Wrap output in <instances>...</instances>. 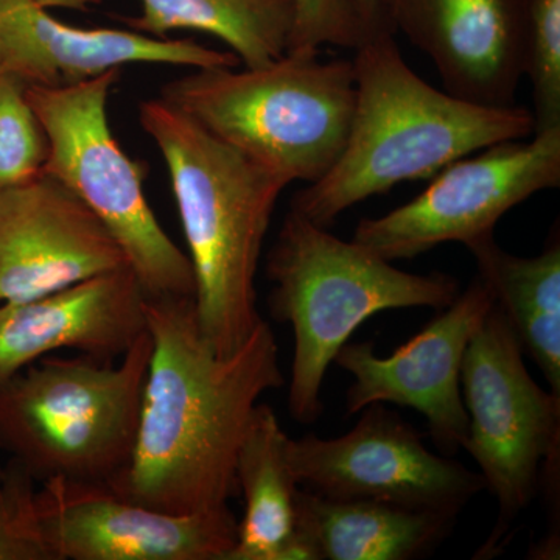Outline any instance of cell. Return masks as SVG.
Segmentation results:
<instances>
[{
	"label": "cell",
	"mask_w": 560,
	"mask_h": 560,
	"mask_svg": "<svg viewBox=\"0 0 560 560\" xmlns=\"http://www.w3.org/2000/svg\"><path fill=\"white\" fill-rule=\"evenodd\" d=\"M149 368L130 459L108 485L125 499L173 514L230 506L235 463L260 397L283 386L279 346L261 319L220 355L194 300H147Z\"/></svg>",
	"instance_id": "6da1fadb"
},
{
	"label": "cell",
	"mask_w": 560,
	"mask_h": 560,
	"mask_svg": "<svg viewBox=\"0 0 560 560\" xmlns=\"http://www.w3.org/2000/svg\"><path fill=\"white\" fill-rule=\"evenodd\" d=\"M352 65L355 108L340 160L291 201L319 226L397 184L433 178L460 158L536 132L528 109L475 105L430 86L401 58L393 33L361 44Z\"/></svg>",
	"instance_id": "7a4b0ae2"
},
{
	"label": "cell",
	"mask_w": 560,
	"mask_h": 560,
	"mask_svg": "<svg viewBox=\"0 0 560 560\" xmlns=\"http://www.w3.org/2000/svg\"><path fill=\"white\" fill-rule=\"evenodd\" d=\"M139 124L171 176L198 324L209 345L230 355L264 319L257 270L287 184L160 97L140 103Z\"/></svg>",
	"instance_id": "3957f363"
},
{
	"label": "cell",
	"mask_w": 560,
	"mask_h": 560,
	"mask_svg": "<svg viewBox=\"0 0 560 560\" xmlns=\"http://www.w3.org/2000/svg\"><path fill=\"white\" fill-rule=\"evenodd\" d=\"M265 268L272 283V318L294 331L289 410L300 423L316 422L323 415L326 372L364 320L397 308L442 311L460 293L453 276L399 270L291 209Z\"/></svg>",
	"instance_id": "277c9868"
},
{
	"label": "cell",
	"mask_w": 560,
	"mask_h": 560,
	"mask_svg": "<svg viewBox=\"0 0 560 560\" xmlns=\"http://www.w3.org/2000/svg\"><path fill=\"white\" fill-rule=\"evenodd\" d=\"M319 50H289L261 68L195 69L160 98L287 186L313 184L340 160L355 108L352 61Z\"/></svg>",
	"instance_id": "5b68a950"
},
{
	"label": "cell",
	"mask_w": 560,
	"mask_h": 560,
	"mask_svg": "<svg viewBox=\"0 0 560 560\" xmlns=\"http://www.w3.org/2000/svg\"><path fill=\"white\" fill-rule=\"evenodd\" d=\"M149 331L120 359L44 357L0 385V448L38 482H109L130 459Z\"/></svg>",
	"instance_id": "8992f818"
},
{
	"label": "cell",
	"mask_w": 560,
	"mask_h": 560,
	"mask_svg": "<svg viewBox=\"0 0 560 560\" xmlns=\"http://www.w3.org/2000/svg\"><path fill=\"white\" fill-rule=\"evenodd\" d=\"M120 69L65 88H27L49 140L44 171L57 176L105 224L147 300H194L187 253L154 215L142 165L121 149L109 125L110 91Z\"/></svg>",
	"instance_id": "52a82bcc"
},
{
	"label": "cell",
	"mask_w": 560,
	"mask_h": 560,
	"mask_svg": "<svg viewBox=\"0 0 560 560\" xmlns=\"http://www.w3.org/2000/svg\"><path fill=\"white\" fill-rule=\"evenodd\" d=\"M460 390L469 416L463 448L499 501V523L481 552L492 551L536 497L541 464L560 448V396L530 377L521 342L497 305L464 353Z\"/></svg>",
	"instance_id": "ba28073f"
},
{
	"label": "cell",
	"mask_w": 560,
	"mask_h": 560,
	"mask_svg": "<svg viewBox=\"0 0 560 560\" xmlns=\"http://www.w3.org/2000/svg\"><path fill=\"white\" fill-rule=\"evenodd\" d=\"M560 186V127L510 140L452 162L415 200L361 220L353 241L383 259L493 235L501 217L533 195Z\"/></svg>",
	"instance_id": "9c48e42d"
},
{
	"label": "cell",
	"mask_w": 560,
	"mask_h": 560,
	"mask_svg": "<svg viewBox=\"0 0 560 560\" xmlns=\"http://www.w3.org/2000/svg\"><path fill=\"white\" fill-rule=\"evenodd\" d=\"M360 412L355 427L340 438L290 440V466L301 488L329 499L451 515L486 489L480 474L431 453L418 431L385 405Z\"/></svg>",
	"instance_id": "30bf717a"
},
{
	"label": "cell",
	"mask_w": 560,
	"mask_h": 560,
	"mask_svg": "<svg viewBox=\"0 0 560 560\" xmlns=\"http://www.w3.org/2000/svg\"><path fill=\"white\" fill-rule=\"evenodd\" d=\"M36 510L54 560H226L238 534L230 506L173 514L108 482H44Z\"/></svg>",
	"instance_id": "8fae6325"
},
{
	"label": "cell",
	"mask_w": 560,
	"mask_h": 560,
	"mask_svg": "<svg viewBox=\"0 0 560 560\" xmlns=\"http://www.w3.org/2000/svg\"><path fill=\"white\" fill-rule=\"evenodd\" d=\"M495 305L480 278L389 357H378L372 342H346L335 363L352 375L346 394L348 415L374 404L419 411L441 452L463 448L469 416L460 390L464 353L475 330Z\"/></svg>",
	"instance_id": "7c38bea8"
},
{
	"label": "cell",
	"mask_w": 560,
	"mask_h": 560,
	"mask_svg": "<svg viewBox=\"0 0 560 560\" xmlns=\"http://www.w3.org/2000/svg\"><path fill=\"white\" fill-rule=\"evenodd\" d=\"M128 268L91 209L43 171L0 190V302H24Z\"/></svg>",
	"instance_id": "4fadbf2b"
},
{
	"label": "cell",
	"mask_w": 560,
	"mask_h": 560,
	"mask_svg": "<svg viewBox=\"0 0 560 560\" xmlns=\"http://www.w3.org/2000/svg\"><path fill=\"white\" fill-rule=\"evenodd\" d=\"M383 16L433 61L448 94L515 105L526 62L522 0H383Z\"/></svg>",
	"instance_id": "5bb4252c"
},
{
	"label": "cell",
	"mask_w": 560,
	"mask_h": 560,
	"mask_svg": "<svg viewBox=\"0 0 560 560\" xmlns=\"http://www.w3.org/2000/svg\"><path fill=\"white\" fill-rule=\"evenodd\" d=\"M130 65L237 68L232 51L120 28L65 24L40 0H0V77L27 88H65Z\"/></svg>",
	"instance_id": "9a60e30c"
},
{
	"label": "cell",
	"mask_w": 560,
	"mask_h": 560,
	"mask_svg": "<svg viewBox=\"0 0 560 560\" xmlns=\"http://www.w3.org/2000/svg\"><path fill=\"white\" fill-rule=\"evenodd\" d=\"M147 296L130 268L24 302H0V385L72 350L117 360L147 330Z\"/></svg>",
	"instance_id": "2e32d148"
},
{
	"label": "cell",
	"mask_w": 560,
	"mask_h": 560,
	"mask_svg": "<svg viewBox=\"0 0 560 560\" xmlns=\"http://www.w3.org/2000/svg\"><path fill=\"white\" fill-rule=\"evenodd\" d=\"M456 515L371 500H337L301 488L294 534L307 560H410L433 550Z\"/></svg>",
	"instance_id": "e0dca14e"
},
{
	"label": "cell",
	"mask_w": 560,
	"mask_h": 560,
	"mask_svg": "<svg viewBox=\"0 0 560 560\" xmlns=\"http://www.w3.org/2000/svg\"><path fill=\"white\" fill-rule=\"evenodd\" d=\"M290 440L275 410L257 405L235 463L245 514L226 560H307L294 534L300 485L290 466Z\"/></svg>",
	"instance_id": "ac0fdd59"
},
{
	"label": "cell",
	"mask_w": 560,
	"mask_h": 560,
	"mask_svg": "<svg viewBox=\"0 0 560 560\" xmlns=\"http://www.w3.org/2000/svg\"><path fill=\"white\" fill-rule=\"evenodd\" d=\"M478 278L510 320L523 352L544 372L560 396V241L559 234L534 257L514 256L493 235L469 243Z\"/></svg>",
	"instance_id": "d6986e66"
},
{
	"label": "cell",
	"mask_w": 560,
	"mask_h": 560,
	"mask_svg": "<svg viewBox=\"0 0 560 560\" xmlns=\"http://www.w3.org/2000/svg\"><path fill=\"white\" fill-rule=\"evenodd\" d=\"M142 13L124 18L130 31L209 33L231 47L243 68H261L291 49L296 0H139Z\"/></svg>",
	"instance_id": "ffe728a7"
},
{
	"label": "cell",
	"mask_w": 560,
	"mask_h": 560,
	"mask_svg": "<svg viewBox=\"0 0 560 560\" xmlns=\"http://www.w3.org/2000/svg\"><path fill=\"white\" fill-rule=\"evenodd\" d=\"M536 132L560 127V0H522Z\"/></svg>",
	"instance_id": "44dd1931"
},
{
	"label": "cell",
	"mask_w": 560,
	"mask_h": 560,
	"mask_svg": "<svg viewBox=\"0 0 560 560\" xmlns=\"http://www.w3.org/2000/svg\"><path fill=\"white\" fill-rule=\"evenodd\" d=\"M21 81L0 77V190L46 168L49 140Z\"/></svg>",
	"instance_id": "7402d4cb"
},
{
	"label": "cell",
	"mask_w": 560,
	"mask_h": 560,
	"mask_svg": "<svg viewBox=\"0 0 560 560\" xmlns=\"http://www.w3.org/2000/svg\"><path fill=\"white\" fill-rule=\"evenodd\" d=\"M36 482L11 459L0 474V560H54L36 510Z\"/></svg>",
	"instance_id": "603a6c76"
},
{
	"label": "cell",
	"mask_w": 560,
	"mask_h": 560,
	"mask_svg": "<svg viewBox=\"0 0 560 560\" xmlns=\"http://www.w3.org/2000/svg\"><path fill=\"white\" fill-rule=\"evenodd\" d=\"M298 16L291 49L324 46L359 49L382 33L372 31L349 0H296Z\"/></svg>",
	"instance_id": "cb8c5ba5"
},
{
	"label": "cell",
	"mask_w": 560,
	"mask_h": 560,
	"mask_svg": "<svg viewBox=\"0 0 560 560\" xmlns=\"http://www.w3.org/2000/svg\"><path fill=\"white\" fill-rule=\"evenodd\" d=\"M361 18L368 22L372 31L378 33H393L388 22L383 16V0H349Z\"/></svg>",
	"instance_id": "d4e9b609"
},
{
	"label": "cell",
	"mask_w": 560,
	"mask_h": 560,
	"mask_svg": "<svg viewBox=\"0 0 560 560\" xmlns=\"http://www.w3.org/2000/svg\"><path fill=\"white\" fill-rule=\"evenodd\" d=\"M2 470H3V466H2V464H0V474H2Z\"/></svg>",
	"instance_id": "484cf974"
}]
</instances>
